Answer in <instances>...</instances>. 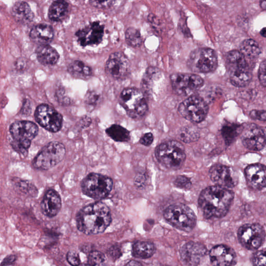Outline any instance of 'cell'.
<instances>
[{
  "instance_id": "cell-26",
  "label": "cell",
  "mask_w": 266,
  "mask_h": 266,
  "mask_svg": "<svg viewBox=\"0 0 266 266\" xmlns=\"http://www.w3.org/2000/svg\"><path fill=\"white\" fill-rule=\"evenodd\" d=\"M69 11V4L64 1L53 2L49 10V18L52 21L59 22L64 20Z\"/></svg>"
},
{
  "instance_id": "cell-37",
  "label": "cell",
  "mask_w": 266,
  "mask_h": 266,
  "mask_svg": "<svg viewBox=\"0 0 266 266\" xmlns=\"http://www.w3.org/2000/svg\"><path fill=\"white\" fill-rule=\"evenodd\" d=\"M174 184L177 187L184 190H189L192 187L191 180L185 176H178L175 179Z\"/></svg>"
},
{
  "instance_id": "cell-24",
  "label": "cell",
  "mask_w": 266,
  "mask_h": 266,
  "mask_svg": "<svg viewBox=\"0 0 266 266\" xmlns=\"http://www.w3.org/2000/svg\"><path fill=\"white\" fill-rule=\"evenodd\" d=\"M11 13L15 20L22 25L30 23L34 18V14L30 6L24 1L15 3L12 7Z\"/></svg>"
},
{
  "instance_id": "cell-44",
  "label": "cell",
  "mask_w": 266,
  "mask_h": 266,
  "mask_svg": "<svg viewBox=\"0 0 266 266\" xmlns=\"http://www.w3.org/2000/svg\"><path fill=\"white\" fill-rule=\"evenodd\" d=\"M115 1H89V3L92 6L97 7V8L107 9L111 7Z\"/></svg>"
},
{
  "instance_id": "cell-45",
  "label": "cell",
  "mask_w": 266,
  "mask_h": 266,
  "mask_svg": "<svg viewBox=\"0 0 266 266\" xmlns=\"http://www.w3.org/2000/svg\"><path fill=\"white\" fill-rule=\"evenodd\" d=\"M147 178L143 174L139 173L138 176L135 177V185L139 188H143L145 186Z\"/></svg>"
},
{
  "instance_id": "cell-36",
  "label": "cell",
  "mask_w": 266,
  "mask_h": 266,
  "mask_svg": "<svg viewBox=\"0 0 266 266\" xmlns=\"http://www.w3.org/2000/svg\"><path fill=\"white\" fill-rule=\"evenodd\" d=\"M105 262V256L101 252L94 250L89 255L88 264L90 266H103Z\"/></svg>"
},
{
  "instance_id": "cell-34",
  "label": "cell",
  "mask_w": 266,
  "mask_h": 266,
  "mask_svg": "<svg viewBox=\"0 0 266 266\" xmlns=\"http://www.w3.org/2000/svg\"><path fill=\"white\" fill-rule=\"evenodd\" d=\"M160 71L157 68L150 67L148 68L146 74L142 79V87L143 89L148 90L150 88L151 83L155 80L158 76L160 75Z\"/></svg>"
},
{
  "instance_id": "cell-14",
  "label": "cell",
  "mask_w": 266,
  "mask_h": 266,
  "mask_svg": "<svg viewBox=\"0 0 266 266\" xmlns=\"http://www.w3.org/2000/svg\"><path fill=\"white\" fill-rule=\"evenodd\" d=\"M35 117L37 123L50 132L56 133L62 127L63 116L47 104L38 106L35 111Z\"/></svg>"
},
{
  "instance_id": "cell-22",
  "label": "cell",
  "mask_w": 266,
  "mask_h": 266,
  "mask_svg": "<svg viewBox=\"0 0 266 266\" xmlns=\"http://www.w3.org/2000/svg\"><path fill=\"white\" fill-rule=\"evenodd\" d=\"M246 177L250 187L255 189L266 187V166L261 164L250 165L245 170Z\"/></svg>"
},
{
  "instance_id": "cell-40",
  "label": "cell",
  "mask_w": 266,
  "mask_h": 266,
  "mask_svg": "<svg viewBox=\"0 0 266 266\" xmlns=\"http://www.w3.org/2000/svg\"><path fill=\"white\" fill-rule=\"evenodd\" d=\"M67 260L72 266H78L80 265V258L78 253L74 250H71L67 254Z\"/></svg>"
},
{
  "instance_id": "cell-46",
  "label": "cell",
  "mask_w": 266,
  "mask_h": 266,
  "mask_svg": "<svg viewBox=\"0 0 266 266\" xmlns=\"http://www.w3.org/2000/svg\"><path fill=\"white\" fill-rule=\"evenodd\" d=\"M17 260V257L10 255L6 257L1 263V266H14V264Z\"/></svg>"
},
{
  "instance_id": "cell-51",
  "label": "cell",
  "mask_w": 266,
  "mask_h": 266,
  "mask_svg": "<svg viewBox=\"0 0 266 266\" xmlns=\"http://www.w3.org/2000/svg\"><path fill=\"white\" fill-rule=\"evenodd\" d=\"M262 8L263 9H266V1H263L261 4Z\"/></svg>"
},
{
  "instance_id": "cell-8",
  "label": "cell",
  "mask_w": 266,
  "mask_h": 266,
  "mask_svg": "<svg viewBox=\"0 0 266 266\" xmlns=\"http://www.w3.org/2000/svg\"><path fill=\"white\" fill-rule=\"evenodd\" d=\"M65 146L58 142H52L45 146L33 160V165L37 170L46 171L54 168L64 159Z\"/></svg>"
},
{
  "instance_id": "cell-49",
  "label": "cell",
  "mask_w": 266,
  "mask_h": 266,
  "mask_svg": "<svg viewBox=\"0 0 266 266\" xmlns=\"http://www.w3.org/2000/svg\"><path fill=\"white\" fill-rule=\"evenodd\" d=\"M126 266H143L139 262L131 261L128 263Z\"/></svg>"
},
{
  "instance_id": "cell-30",
  "label": "cell",
  "mask_w": 266,
  "mask_h": 266,
  "mask_svg": "<svg viewBox=\"0 0 266 266\" xmlns=\"http://www.w3.org/2000/svg\"><path fill=\"white\" fill-rule=\"evenodd\" d=\"M240 52L246 57L255 58L259 56L261 49L259 45L252 39H247L243 41L240 47Z\"/></svg>"
},
{
  "instance_id": "cell-38",
  "label": "cell",
  "mask_w": 266,
  "mask_h": 266,
  "mask_svg": "<svg viewBox=\"0 0 266 266\" xmlns=\"http://www.w3.org/2000/svg\"><path fill=\"white\" fill-rule=\"evenodd\" d=\"M254 266H266V250H258L254 253L252 258Z\"/></svg>"
},
{
  "instance_id": "cell-11",
  "label": "cell",
  "mask_w": 266,
  "mask_h": 266,
  "mask_svg": "<svg viewBox=\"0 0 266 266\" xmlns=\"http://www.w3.org/2000/svg\"><path fill=\"white\" fill-rule=\"evenodd\" d=\"M178 111L182 117L192 123H200L207 117L209 106L202 97L192 95L179 105Z\"/></svg>"
},
{
  "instance_id": "cell-28",
  "label": "cell",
  "mask_w": 266,
  "mask_h": 266,
  "mask_svg": "<svg viewBox=\"0 0 266 266\" xmlns=\"http://www.w3.org/2000/svg\"><path fill=\"white\" fill-rule=\"evenodd\" d=\"M68 71L75 77L80 79H88L93 74L92 70L79 60L71 63L68 67Z\"/></svg>"
},
{
  "instance_id": "cell-50",
  "label": "cell",
  "mask_w": 266,
  "mask_h": 266,
  "mask_svg": "<svg viewBox=\"0 0 266 266\" xmlns=\"http://www.w3.org/2000/svg\"><path fill=\"white\" fill-rule=\"evenodd\" d=\"M261 34L263 37H266V28H264L261 30Z\"/></svg>"
},
{
  "instance_id": "cell-2",
  "label": "cell",
  "mask_w": 266,
  "mask_h": 266,
  "mask_svg": "<svg viewBox=\"0 0 266 266\" xmlns=\"http://www.w3.org/2000/svg\"><path fill=\"white\" fill-rule=\"evenodd\" d=\"M233 199L234 194L231 190L216 185L203 190L198 204L205 218H220L228 213Z\"/></svg>"
},
{
  "instance_id": "cell-27",
  "label": "cell",
  "mask_w": 266,
  "mask_h": 266,
  "mask_svg": "<svg viewBox=\"0 0 266 266\" xmlns=\"http://www.w3.org/2000/svg\"><path fill=\"white\" fill-rule=\"evenodd\" d=\"M155 251L153 243L148 241L136 242L132 248L133 255L141 259H146L153 256Z\"/></svg>"
},
{
  "instance_id": "cell-47",
  "label": "cell",
  "mask_w": 266,
  "mask_h": 266,
  "mask_svg": "<svg viewBox=\"0 0 266 266\" xmlns=\"http://www.w3.org/2000/svg\"><path fill=\"white\" fill-rule=\"evenodd\" d=\"M109 254L113 259L117 260L121 256V249L116 246L112 247L109 249Z\"/></svg>"
},
{
  "instance_id": "cell-41",
  "label": "cell",
  "mask_w": 266,
  "mask_h": 266,
  "mask_svg": "<svg viewBox=\"0 0 266 266\" xmlns=\"http://www.w3.org/2000/svg\"><path fill=\"white\" fill-rule=\"evenodd\" d=\"M258 78L261 85L266 88V60L263 61L260 66Z\"/></svg>"
},
{
  "instance_id": "cell-10",
  "label": "cell",
  "mask_w": 266,
  "mask_h": 266,
  "mask_svg": "<svg viewBox=\"0 0 266 266\" xmlns=\"http://www.w3.org/2000/svg\"><path fill=\"white\" fill-rule=\"evenodd\" d=\"M188 66L190 70L197 73H209L216 70L218 59L215 52L203 48L193 51L189 55Z\"/></svg>"
},
{
  "instance_id": "cell-52",
  "label": "cell",
  "mask_w": 266,
  "mask_h": 266,
  "mask_svg": "<svg viewBox=\"0 0 266 266\" xmlns=\"http://www.w3.org/2000/svg\"><path fill=\"white\" fill-rule=\"evenodd\" d=\"M78 266H90L89 264H80Z\"/></svg>"
},
{
  "instance_id": "cell-43",
  "label": "cell",
  "mask_w": 266,
  "mask_h": 266,
  "mask_svg": "<svg viewBox=\"0 0 266 266\" xmlns=\"http://www.w3.org/2000/svg\"><path fill=\"white\" fill-rule=\"evenodd\" d=\"M154 137L151 133H147L142 137L140 140V142L142 145L145 146H149L153 143Z\"/></svg>"
},
{
  "instance_id": "cell-4",
  "label": "cell",
  "mask_w": 266,
  "mask_h": 266,
  "mask_svg": "<svg viewBox=\"0 0 266 266\" xmlns=\"http://www.w3.org/2000/svg\"><path fill=\"white\" fill-rule=\"evenodd\" d=\"M226 63L232 85L238 88L247 87L252 80V75L249 71L246 57L238 51L227 53Z\"/></svg>"
},
{
  "instance_id": "cell-12",
  "label": "cell",
  "mask_w": 266,
  "mask_h": 266,
  "mask_svg": "<svg viewBox=\"0 0 266 266\" xmlns=\"http://www.w3.org/2000/svg\"><path fill=\"white\" fill-rule=\"evenodd\" d=\"M173 90L180 96H190L200 89L204 81L199 75L189 73H175L171 76Z\"/></svg>"
},
{
  "instance_id": "cell-17",
  "label": "cell",
  "mask_w": 266,
  "mask_h": 266,
  "mask_svg": "<svg viewBox=\"0 0 266 266\" xmlns=\"http://www.w3.org/2000/svg\"><path fill=\"white\" fill-rule=\"evenodd\" d=\"M105 26L100 21H94L76 33L79 43L82 47L100 44L104 35Z\"/></svg>"
},
{
  "instance_id": "cell-20",
  "label": "cell",
  "mask_w": 266,
  "mask_h": 266,
  "mask_svg": "<svg viewBox=\"0 0 266 266\" xmlns=\"http://www.w3.org/2000/svg\"><path fill=\"white\" fill-rule=\"evenodd\" d=\"M209 255L213 266H234L237 262V255L233 249L226 245L213 248Z\"/></svg>"
},
{
  "instance_id": "cell-7",
  "label": "cell",
  "mask_w": 266,
  "mask_h": 266,
  "mask_svg": "<svg viewBox=\"0 0 266 266\" xmlns=\"http://www.w3.org/2000/svg\"><path fill=\"white\" fill-rule=\"evenodd\" d=\"M81 189L83 194L95 200H101L107 197L112 191V179L103 175L90 173L82 180Z\"/></svg>"
},
{
  "instance_id": "cell-18",
  "label": "cell",
  "mask_w": 266,
  "mask_h": 266,
  "mask_svg": "<svg viewBox=\"0 0 266 266\" xmlns=\"http://www.w3.org/2000/svg\"><path fill=\"white\" fill-rule=\"evenodd\" d=\"M241 140L243 145L252 151H260L266 143V138L262 129L254 125L250 124L243 127Z\"/></svg>"
},
{
  "instance_id": "cell-23",
  "label": "cell",
  "mask_w": 266,
  "mask_h": 266,
  "mask_svg": "<svg viewBox=\"0 0 266 266\" xmlns=\"http://www.w3.org/2000/svg\"><path fill=\"white\" fill-rule=\"evenodd\" d=\"M53 28L45 24H40L33 27L30 32V39L39 45H48L54 38Z\"/></svg>"
},
{
  "instance_id": "cell-39",
  "label": "cell",
  "mask_w": 266,
  "mask_h": 266,
  "mask_svg": "<svg viewBox=\"0 0 266 266\" xmlns=\"http://www.w3.org/2000/svg\"><path fill=\"white\" fill-rule=\"evenodd\" d=\"M100 97V95L94 91H89L86 95L85 103L89 107L93 108L97 104Z\"/></svg>"
},
{
  "instance_id": "cell-31",
  "label": "cell",
  "mask_w": 266,
  "mask_h": 266,
  "mask_svg": "<svg viewBox=\"0 0 266 266\" xmlns=\"http://www.w3.org/2000/svg\"><path fill=\"white\" fill-rule=\"evenodd\" d=\"M243 127L241 126L232 124L225 125L222 129V134L227 145H230L242 132Z\"/></svg>"
},
{
  "instance_id": "cell-33",
  "label": "cell",
  "mask_w": 266,
  "mask_h": 266,
  "mask_svg": "<svg viewBox=\"0 0 266 266\" xmlns=\"http://www.w3.org/2000/svg\"><path fill=\"white\" fill-rule=\"evenodd\" d=\"M126 43L133 48H138L142 44V40L138 29L130 27L126 30L125 35Z\"/></svg>"
},
{
  "instance_id": "cell-25",
  "label": "cell",
  "mask_w": 266,
  "mask_h": 266,
  "mask_svg": "<svg viewBox=\"0 0 266 266\" xmlns=\"http://www.w3.org/2000/svg\"><path fill=\"white\" fill-rule=\"evenodd\" d=\"M35 53L38 61L44 66H54L59 58L56 50L49 45H39Z\"/></svg>"
},
{
  "instance_id": "cell-48",
  "label": "cell",
  "mask_w": 266,
  "mask_h": 266,
  "mask_svg": "<svg viewBox=\"0 0 266 266\" xmlns=\"http://www.w3.org/2000/svg\"><path fill=\"white\" fill-rule=\"evenodd\" d=\"M31 110L32 108L31 107H30L29 102L26 101L23 105V107H22L21 109V113L25 115H29V114L31 112Z\"/></svg>"
},
{
  "instance_id": "cell-1",
  "label": "cell",
  "mask_w": 266,
  "mask_h": 266,
  "mask_svg": "<svg viewBox=\"0 0 266 266\" xmlns=\"http://www.w3.org/2000/svg\"><path fill=\"white\" fill-rule=\"evenodd\" d=\"M109 208L102 202L91 203L83 208L76 217L78 229L88 235L102 233L111 223Z\"/></svg>"
},
{
  "instance_id": "cell-6",
  "label": "cell",
  "mask_w": 266,
  "mask_h": 266,
  "mask_svg": "<svg viewBox=\"0 0 266 266\" xmlns=\"http://www.w3.org/2000/svg\"><path fill=\"white\" fill-rule=\"evenodd\" d=\"M165 219L177 229L189 232L196 224V217L193 210L183 204L171 205L164 212Z\"/></svg>"
},
{
  "instance_id": "cell-32",
  "label": "cell",
  "mask_w": 266,
  "mask_h": 266,
  "mask_svg": "<svg viewBox=\"0 0 266 266\" xmlns=\"http://www.w3.org/2000/svg\"><path fill=\"white\" fill-rule=\"evenodd\" d=\"M199 129L195 126H186L181 129L179 132L180 140L186 143L194 142L200 138Z\"/></svg>"
},
{
  "instance_id": "cell-13",
  "label": "cell",
  "mask_w": 266,
  "mask_h": 266,
  "mask_svg": "<svg viewBox=\"0 0 266 266\" xmlns=\"http://www.w3.org/2000/svg\"><path fill=\"white\" fill-rule=\"evenodd\" d=\"M238 237L243 247L248 250H255L260 248L263 245L266 232L260 224H248L240 227Z\"/></svg>"
},
{
  "instance_id": "cell-3",
  "label": "cell",
  "mask_w": 266,
  "mask_h": 266,
  "mask_svg": "<svg viewBox=\"0 0 266 266\" xmlns=\"http://www.w3.org/2000/svg\"><path fill=\"white\" fill-rule=\"evenodd\" d=\"M38 132L39 128L33 122H15L10 127V132L13 139L11 145L13 149L21 157H26L32 141L35 138Z\"/></svg>"
},
{
  "instance_id": "cell-15",
  "label": "cell",
  "mask_w": 266,
  "mask_h": 266,
  "mask_svg": "<svg viewBox=\"0 0 266 266\" xmlns=\"http://www.w3.org/2000/svg\"><path fill=\"white\" fill-rule=\"evenodd\" d=\"M131 65L128 59L121 52L111 54L105 66L106 73L111 78L120 80L125 78L130 73Z\"/></svg>"
},
{
  "instance_id": "cell-19",
  "label": "cell",
  "mask_w": 266,
  "mask_h": 266,
  "mask_svg": "<svg viewBox=\"0 0 266 266\" xmlns=\"http://www.w3.org/2000/svg\"><path fill=\"white\" fill-rule=\"evenodd\" d=\"M207 254L206 247L198 242H188L180 250L182 261L189 266H198Z\"/></svg>"
},
{
  "instance_id": "cell-9",
  "label": "cell",
  "mask_w": 266,
  "mask_h": 266,
  "mask_svg": "<svg viewBox=\"0 0 266 266\" xmlns=\"http://www.w3.org/2000/svg\"><path fill=\"white\" fill-rule=\"evenodd\" d=\"M120 103L127 115L139 119L145 115L148 110L146 99L142 91L135 88H126L120 96Z\"/></svg>"
},
{
  "instance_id": "cell-35",
  "label": "cell",
  "mask_w": 266,
  "mask_h": 266,
  "mask_svg": "<svg viewBox=\"0 0 266 266\" xmlns=\"http://www.w3.org/2000/svg\"><path fill=\"white\" fill-rule=\"evenodd\" d=\"M17 186L22 193L30 196H35L38 194L36 187L28 181L19 180L17 182Z\"/></svg>"
},
{
  "instance_id": "cell-42",
  "label": "cell",
  "mask_w": 266,
  "mask_h": 266,
  "mask_svg": "<svg viewBox=\"0 0 266 266\" xmlns=\"http://www.w3.org/2000/svg\"><path fill=\"white\" fill-rule=\"evenodd\" d=\"M249 117L252 119L262 121H266V111L253 110L249 113Z\"/></svg>"
},
{
  "instance_id": "cell-29",
  "label": "cell",
  "mask_w": 266,
  "mask_h": 266,
  "mask_svg": "<svg viewBox=\"0 0 266 266\" xmlns=\"http://www.w3.org/2000/svg\"><path fill=\"white\" fill-rule=\"evenodd\" d=\"M106 133L113 140L118 142H127L130 140V132L124 127L113 124L106 130Z\"/></svg>"
},
{
  "instance_id": "cell-16",
  "label": "cell",
  "mask_w": 266,
  "mask_h": 266,
  "mask_svg": "<svg viewBox=\"0 0 266 266\" xmlns=\"http://www.w3.org/2000/svg\"><path fill=\"white\" fill-rule=\"evenodd\" d=\"M209 173L211 180L217 186L229 189L238 184L236 172L231 167L215 164L212 167Z\"/></svg>"
},
{
  "instance_id": "cell-5",
  "label": "cell",
  "mask_w": 266,
  "mask_h": 266,
  "mask_svg": "<svg viewBox=\"0 0 266 266\" xmlns=\"http://www.w3.org/2000/svg\"><path fill=\"white\" fill-rule=\"evenodd\" d=\"M155 154L160 163L172 170L180 168L186 158L184 146L176 141H168L160 144L157 148Z\"/></svg>"
},
{
  "instance_id": "cell-21",
  "label": "cell",
  "mask_w": 266,
  "mask_h": 266,
  "mask_svg": "<svg viewBox=\"0 0 266 266\" xmlns=\"http://www.w3.org/2000/svg\"><path fill=\"white\" fill-rule=\"evenodd\" d=\"M62 208V200L58 193L50 189L45 193L41 203L42 213L50 218L56 216Z\"/></svg>"
}]
</instances>
